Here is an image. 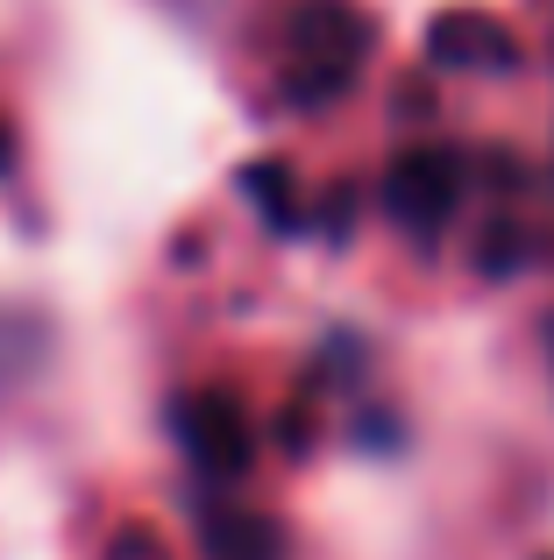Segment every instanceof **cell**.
<instances>
[{"mask_svg": "<svg viewBox=\"0 0 554 560\" xmlns=\"http://www.w3.org/2000/svg\"><path fill=\"white\" fill-rule=\"evenodd\" d=\"M462 206V156L455 150H405L384 171V213L405 234H441Z\"/></svg>", "mask_w": 554, "mask_h": 560, "instance_id": "7a4b0ae2", "label": "cell"}, {"mask_svg": "<svg viewBox=\"0 0 554 560\" xmlns=\"http://www.w3.org/2000/svg\"><path fill=\"white\" fill-rule=\"evenodd\" d=\"M178 433H185V447H193V462L207 468V476H221V482H235L242 468H250V419H242L228 397H185L178 405Z\"/></svg>", "mask_w": 554, "mask_h": 560, "instance_id": "277c9868", "label": "cell"}, {"mask_svg": "<svg viewBox=\"0 0 554 560\" xmlns=\"http://www.w3.org/2000/svg\"><path fill=\"white\" fill-rule=\"evenodd\" d=\"M377 28L348 0H299L291 8V100L299 107H327L356 85L362 57H370Z\"/></svg>", "mask_w": 554, "mask_h": 560, "instance_id": "6da1fadb", "label": "cell"}, {"mask_svg": "<svg viewBox=\"0 0 554 560\" xmlns=\"http://www.w3.org/2000/svg\"><path fill=\"white\" fill-rule=\"evenodd\" d=\"M199 547H207V560H285V533L264 511H207Z\"/></svg>", "mask_w": 554, "mask_h": 560, "instance_id": "5b68a950", "label": "cell"}, {"mask_svg": "<svg viewBox=\"0 0 554 560\" xmlns=\"http://www.w3.org/2000/svg\"><path fill=\"white\" fill-rule=\"evenodd\" d=\"M242 191L264 206L270 228H299V206H291V185H285V171H277V164H250V171H242Z\"/></svg>", "mask_w": 554, "mask_h": 560, "instance_id": "8992f818", "label": "cell"}, {"mask_svg": "<svg viewBox=\"0 0 554 560\" xmlns=\"http://www.w3.org/2000/svg\"><path fill=\"white\" fill-rule=\"evenodd\" d=\"M427 57L441 71H505L519 57V43H512V28H505L498 14H484V8H448L441 22L427 28Z\"/></svg>", "mask_w": 554, "mask_h": 560, "instance_id": "3957f363", "label": "cell"}, {"mask_svg": "<svg viewBox=\"0 0 554 560\" xmlns=\"http://www.w3.org/2000/svg\"><path fill=\"white\" fill-rule=\"evenodd\" d=\"M8 150H14V136H8V121H0V171H8Z\"/></svg>", "mask_w": 554, "mask_h": 560, "instance_id": "ba28073f", "label": "cell"}, {"mask_svg": "<svg viewBox=\"0 0 554 560\" xmlns=\"http://www.w3.org/2000/svg\"><path fill=\"white\" fill-rule=\"evenodd\" d=\"M107 560H164V547H157V539L142 533V525H128V533H114Z\"/></svg>", "mask_w": 554, "mask_h": 560, "instance_id": "52a82bcc", "label": "cell"}]
</instances>
